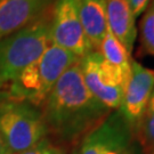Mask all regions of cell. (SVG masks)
I'll return each mask as SVG.
<instances>
[{"instance_id":"obj_12","label":"cell","mask_w":154,"mask_h":154,"mask_svg":"<svg viewBox=\"0 0 154 154\" xmlns=\"http://www.w3.org/2000/svg\"><path fill=\"white\" fill-rule=\"evenodd\" d=\"M134 131L137 134L139 145L145 154L154 153V90L142 118Z\"/></svg>"},{"instance_id":"obj_10","label":"cell","mask_w":154,"mask_h":154,"mask_svg":"<svg viewBox=\"0 0 154 154\" xmlns=\"http://www.w3.org/2000/svg\"><path fill=\"white\" fill-rule=\"evenodd\" d=\"M79 17L94 50H98L109 28L105 0H79Z\"/></svg>"},{"instance_id":"obj_15","label":"cell","mask_w":154,"mask_h":154,"mask_svg":"<svg viewBox=\"0 0 154 154\" xmlns=\"http://www.w3.org/2000/svg\"><path fill=\"white\" fill-rule=\"evenodd\" d=\"M149 1L151 0H128L129 6L131 8L132 14H134L135 18L138 17L139 15H142L144 11H145L147 5L149 4Z\"/></svg>"},{"instance_id":"obj_17","label":"cell","mask_w":154,"mask_h":154,"mask_svg":"<svg viewBox=\"0 0 154 154\" xmlns=\"http://www.w3.org/2000/svg\"><path fill=\"white\" fill-rule=\"evenodd\" d=\"M73 154H78V152H75V153H73Z\"/></svg>"},{"instance_id":"obj_2","label":"cell","mask_w":154,"mask_h":154,"mask_svg":"<svg viewBox=\"0 0 154 154\" xmlns=\"http://www.w3.org/2000/svg\"><path fill=\"white\" fill-rule=\"evenodd\" d=\"M48 11L17 32L0 39V103L9 102L23 70L37 61L51 42Z\"/></svg>"},{"instance_id":"obj_13","label":"cell","mask_w":154,"mask_h":154,"mask_svg":"<svg viewBox=\"0 0 154 154\" xmlns=\"http://www.w3.org/2000/svg\"><path fill=\"white\" fill-rule=\"evenodd\" d=\"M139 38L146 54L154 56V0L147 5L139 25Z\"/></svg>"},{"instance_id":"obj_4","label":"cell","mask_w":154,"mask_h":154,"mask_svg":"<svg viewBox=\"0 0 154 154\" xmlns=\"http://www.w3.org/2000/svg\"><path fill=\"white\" fill-rule=\"evenodd\" d=\"M42 112L28 102L0 103V135L11 154L21 153L46 138Z\"/></svg>"},{"instance_id":"obj_1","label":"cell","mask_w":154,"mask_h":154,"mask_svg":"<svg viewBox=\"0 0 154 154\" xmlns=\"http://www.w3.org/2000/svg\"><path fill=\"white\" fill-rule=\"evenodd\" d=\"M42 106L48 131L64 142L85 137L104 121L111 111L86 86L79 62L58 79Z\"/></svg>"},{"instance_id":"obj_16","label":"cell","mask_w":154,"mask_h":154,"mask_svg":"<svg viewBox=\"0 0 154 154\" xmlns=\"http://www.w3.org/2000/svg\"><path fill=\"white\" fill-rule=\"evenodd\" d=\"M0 154H11V152H9V149L7 147V145H6L5 140H4V138H2L1 135H0Z\"/></svg>"},{"instance_id":"obj_6","label":"cell","mask_w":154,"mask_h":154,"mask_svg":"<svg viewBox=\"0 0 154 154\" xmlns=\"http://www.w3.org/2000/svg\"><path fill=\"white\" fill-rule=\"evenodd\" d=\"M50 40L79 58L94 50L80 22L79 0H55L50 20Z\"/></svg>"},{"instance_id":"obj_8","label":"cell","mask_w":154,"mask_h":154,"mask_svg":"<svg viewBox=\"0 0 154 154\" xmlns=\"http://www.w3.org/2000/svg\"><path fill=\"white\" fill-rule=\"evenodd\" d=\"M54 2L55 0H0V39L39 20Z\"/></svg>"},{"instance_id":"obj_5","label":"cell","mask_w":154,"mask_h":154,"mask_svg":"<svg viewBox=\"0 0 154 154\" xmlns=\"http://www.w3.org/2000/svg\"><path fill=\"white\" fill-rule=\"evenodd\" d=\"M83 81L109 110H119L130 74L110 65L98 50H91L79 61Z\"/></svg>"},{"instance_id":"obj_9","label":"cell","mask_w":154,"mask_h":154,"mask_svg":"<svg viewBox=\"0 0 154 154\" xmlns=\"http://www.w3.org/2000/svg\"><path fill=\"white\" fill-rule=\"evenodd\" d=\"M105 4L107 26L131 55L137 37V29L135 24L136 18L128 0H105Z\"/></svg>"},{"instance_id":"obj_11","label":"cell","mask_w":154,"mask_h":154,"mask_svg":"<svg viewBox=\"0 0 154 154\" xmlns=\"http://www.w3.org/2000/svg\"><path fill=\"white\" fill-rule=\"evenodd\" d=\"M98 51L110 65L119 69L127 74L131 73V55L127 51L123 45L114 37V34L111 32L109 28L99 45Z\"/></svg>"},{"instance_id":"obj_14","label":"cell","mask_w":154,"mask_h":154,"mask_svg":"<svg viewBox=\"0 0 154 154\" xmlns=\"http://www.w3.org/2000/svg\"><path fill=\"white\" fill-rule=\"evenodd\" d=\"M17 154H65V152L61 147L50 143L47 138H45L33 147Z\"/></svg>"},{"instance_id":"obj_7","label":"cell","mask_w":154,"mask_h":154,"mask_svg":"<svg viewBox=\"0 0 154 154\" xmlns=\"http://www.w3.org/2000/svg\"><path fill=\"white\" fill-rule=\"evenodd\" d=\"M154 90V70L131 62V74L127 85L120 113L134 131Z\"/></svg>"},{"instance_id":"obj_3","label":"cell","mask_w":154,"mask_h":154,"mask_svg":"<svg viewBox=\"0 0 154 154\" xmlns=\"http://www.w3.org/2000/svg\"><path fill=\"white\" fill-rule=\"evenodd\" d=\"M79 61L69 50L50 42L38 60L23 70L11 90V102L42 106L58 79Z\"/></svg>"},{"instance_id":"obj_18","label":"cell","mask_w":154,"mask_h":154,"mask_svg":"<svg viewBox=\"0 0 154 154\" xmlns=\"http://www.w3.org/2000/svg\"><path fill=\"white\" fill-rule=\"evenodd\" d=\"M153 154H154V153H153Z\"/></svg>"}]
</instances>
